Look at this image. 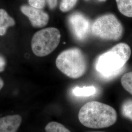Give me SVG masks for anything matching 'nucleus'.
Listing matches in <instances>:
<instances>
[{"instance_id": "f257e3e1", "label": "nucleus", "mask_w": 132, "mask_h": 132, "mask_svg": "<svg viewBox=\"0 0 132 132\" xmlns=\"http://www.w3.org/2000/svg\"><path fill=\"white\" fill-rule=\"evenodd\" d=\"M131 54V48L127 44H118L98 57L95 69L105 78L113 77L122 71Z\"/></svg>"}, {"instance_id": "f03ea898", "label": "nucleus", "mask_w": 132, "mask_h": 132, "mask_svg": "<svg viewBox=\"0 0 132 132\" xmlns=\"http://www.w3.org/2000/svg\"><path fill=\"white\" fill-rule=\"evenodd\" d=\"M83 125L91 128L108 127L116 122L117 113L112 107L98 101H90L83 105L78 113Z\"/></svg>"}, {"instance_id": "7ed1b4c3", "label": "nucleus", "mask_w": 132, "mask_h": 132, "mask_svg": "<svg viewBox=\"0 0 132 132\" xmlns=\"http://www.w3.org/2000/svg\"><path fill=\"white\" fill-rule=\"evenodd\" d=\"M56 65L64 75L76 79L85 73L87 69V61L80 49L71 48L63 51L58 56Z\"/></svg>"}, {"instance_id": "20e7f679", "label": "nucleus", "mask_w": 132, "mask_h": 132, "mask_svg": "<svg viewBox=\"0 0 132 132\" xmlns=\"http://www.w3.org/2000/svg\"><path fill=\"white\" fill-rule=\"evenodd\" d=\"M91 30L95 36L108 40H118L123 33L122 24L113 14H105L95 19Z\"/></svg>"}, {"instance_id": "39448f33", "label": "nucleus", "mask_w": 132, "mask_h": 132, "mask_svg": "<svg viewBox=\"0 0 132 132\" xmlns=\"http://www.w3.org/2000/svg\"><path fill=\"white\" fill-rule=\"evenodd\" d=\"M60 39L61 34L57 28H48L38 31L31 40L33 53L37 56H47L57 47Z\"/></svg>"}, {"instance_id": "423d86ee", "label": "nucleus", "mask_w": 132, "mask_h": 132, "mask_svg": "<svg viewBox=\"0 0 132 132\" xmlns=\"http://www.w3.org/2000/svg\"><path fill=\"white\" fill-rule=\"evenodd\" d=\"M68 22L71 32L78 40L82 41L86 38L90 28V22L84 15L79 12L71 14Z\"/></svg>"}, {"instance_id": "0eeeda50", "label": "nucleus", "mask_w": 132, "mask_h": 132, "mask_svg": "<svg viewBox=\"0 0 132 132\" xmlns=\"http://www.w3.org/2000/svg\"><path fill=\"white\" fill-rule=\"evenodd\" d=\"M21 10L22 13L28 17L34 27L42 28L48 23V15L41 9L24 5L21 6Z\"/></svg>"}, {"instance_id": "6e6552de", "label": "nucleus", "mask_w": 132, "mask_h": 132, "mask_svg": "<svg viewBox=\"0 0 132 132\" xmlns=\"http://www.w3.org/2000/svg\"><path fill=\"white\" fill-rule=\"evenodd\" d=\"M21 122L22 118L18 114L0 118V132H16Z\"/></svg>"}, {"instance_id": "1a4fd4ad", "label": "nucleus", "mask_w": 132, "mask_h": 132, "mask_svg": "<svg viewBox=\"0 0 132 132\" xmlns=\"http://www.w3.org/2000/svg\"><path fill=\"white\" fill-rule=\"evenodd\" d=\"M15 24L14 19L4 10H0V36L5 34L7 29Z\"/></svg>"}, {"instance_id": "9d476101", "label": "nucleus", "mask_w": 132, "mask_h": 132, "mask_svg": "<svg viewBox=\"0 0 132 132\" xmlns=\"http://www.w3.org/2000/svg\"><path fill=\"white\" fill-rule=\"evenodd\" d=\"M117 6L121 14L132 18V0H116Z\"/></svg>"}, {"instance_id": "9b49d317", "label": "nucleus", "mask_w": 132, "mask_h": 132, "mask_svg": "<svg viewBox=\"0 0 132 132\" xmlns=\"http://www.w3.org/2000/svg\"><path fill=\"white\" fill-rule=\"evenodd\" d=\"M72 93L76 96H90L95 94L96 89L94 86H88L83 87H77L73 89Z\"/></svg>"}, {"instance_id": "f8f14e48", "label": "nucleus", "mask_w": 132, "mask_h": 132, "mask_svg": "<svg viewBox=\"0 0 132 132\" xmlns=\"http://www.w3.org/2000/svg\"><path fill=\"white\" fill-rule=\"evenodd\" d=\"M46 132H71L64 126L59 123L51 122L45 127Z\"/></svg>"}, {"instance_id": "ddd939ff", "label": "nucleus", "mask_w": 132, "mask_h": 132, "mask_svg": "<svg viewBox=\"0 0 132 132\" xmlns=\"http://www.w3.org/2000/svg\"><path fill=\"white\" fill-rule=\"evenodd\" d=\"M123 87L132 95V71L123 76L121 79Z\"/></svg>"}, {"instance_id": "4468645a", "label": "nucleus", "mask_w": 132, "mask_h": 132, "mask_svg": "<svg viewBox=\"0 0 132 132\" xmlns=\"http://www.w3.org/2000/svg\"><path fill=\"white\" fill-rule=\"evenodd\" d=\"M121 113L125 118L132 121V99H128L123 103Z\"/></svg>"}, {"instance_id": "2eb2a0df", "label": "nucleus", "mask_w": 132, "mask_h": 132, "mask_svg": "<svg viewBox=\"0 0 132 132\" xmlns=\"http://www.w3.org/2000/svg\"><path fill=\"white\" fill-rule=\"evenodd\" d=\"M78 0H61L60 4V10L66 12L72 10L75 6Z\"/></svg>"}, {"instance_id": "dca6fc26", "label": "nucleus", "mask_w": 132, "mask_h": 132, "mask_svg": "<svg viewBox=\"0 0 132 132\" xmlns=\"http://www.w3.org/2000/svg\"><path fill=\"white\" fill-rule=\"evenodd\" d=\"M29 5L36 9H43L46 3V0H28Z\"/></svg>"}, {"instance_id": "f3484780", "label": "nucleus", "mask_w": 132, "mask_h": 132, "mask_svg": "<svg viewBox=\"0 0 132 132\" xmlns=\"http://www.w3.org/2000/svg\"><path fill=\"white\" fill-rule=\"evenodd\" d=\"M57 1L58 0H46L49 7L51 10H53L56 7L57 5Z\"/></svg>"}, {"instance_id": "a211bd4d", "label": "nucleus", "mask_w": 132, "mask_h": 132, "mask_svg": "<svg viewBox=\"0 0 132 132\" xmlns=\"http://www.w3.org/2000/svg\"><path fill=\"white\" fill-rule=\"evenodd\" d=\"M5 61L4 58L0 56V72L3 71L5 69Z\"/></svg>"}, {"instance_id": "6ab92c4d", "label": "nucleus", "mask_w": 132, "mask_h": 132, "mask_svg": "<svg viewBox=\"0 0 132 132\" xmlns=\"http://www.w3.org/2000/svg\"><path fill=\"white\" fill-rule=\"evenodd\" d=\"M3 86H4V82L1 79V78L0 77V90L2 89V88L3 87Z\"/></svg>"}, {"instance_id": "aec40b11", "label": "nucleus", "mask_w": 132, "mask_h": 132, "mask_svg": "<svg viewBox=\"0 0 132 132\" xmlns=\"http://www.w3.org/2000/svg\"></svg>"}, {"instance_id": "412c9836", "label": "nucleus", "mask_w": 132, "mask_h": 132, "mask_svg": "<svg viewBox=\"0 0 132 132\" xmlns=\"http://www.w3.org/2000/svg\"><path fill=\"white\" fill-rule=\"evenodd\" d=\"M102 1H105V0H102Z\"/></svg>"}]
</instances>
